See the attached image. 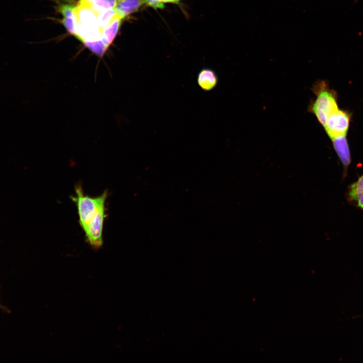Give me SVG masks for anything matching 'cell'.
<instances>
[{
	"label": "cell",
	"instance_id": "1",
	"mask_svg": "<svg viewBox=\"0 0 363 363\" xmlns=\"http://www.w3.org/2000/svg\"><path fill=\"white\" fill-rule=\"evenodd\" d=\"M75 19V37L81 42L101 39L102 29L99 25V15L85 1L80 0L73 9Z\"/></svg>",
	"mask_w": 363,
	"mask_h": 363
},
{
	"label": "cell",
	"instance_id": "5",
	"mask_svg": "<svg viewBox=\"0 0 363 363\" xmlns=\"http://www.w3.org/2000/svg\"><path fill=\"white\" fill-rule=\"evenodd\" d=\"M350 119V114L346 111L337 109L328 117L324 126L331 139L346 136Z\"/></svg>",
	"mask_w": 363,
	"mask_h": 363
},
{
	"label": "cell",
	"instance_id": "9",
	"mask_svg": "<svg viewBox=\"0 0 363 363\" xmlns=\"http://www.w3.org/2000/svg\"><path fill=\"white\" fill-rule=\"evenodd\" d=\"M122 19L116 14L111 22L102 29L101 40L108 47L116 36L121 25Z\"/></svg>",
	"mask_w": 363,
	"mask_h": 363
},
{
	"label": "cell",
	"instance_id": "14",
	"mask_svg": "<svg viewBox=\"0 0 363 363\" xmlns=\"http://www.w3.org/2000/svg\"><path fill=\"white\" fill-rule=\"evenodd\" d=\"M74 7L69 4H61L58 8L59 12L64 18H74L73 9Z\"/></svg>",
	"mask_w": 363,
	"mask_h": 363
},
{
	"label": "cell",
	"instance_id": "3",
	"mask_svg": "<svg viewBox=\"0 0 363 363\" xmlns=\"http://www.w3.org/2000/svg\"><path fill=\"white\" fill-rule=\"evenodd\" d=\"M75 193L72 200L77 206L79 223L83 229L98 210L105 206L107 192L105 191L98 197H91L84 195L81 185L79 184L75 187Z\"/></svg>",
	"mask_w": 363,
	"mask_h": 363
},
{
	"label": "cell",
	"instance_id": "16",
	"mask_svg": "<svg viewBox=\"0 0 363 363\" xmlns=\"http://www.w3.org/2000/svg\"><path fill=\"white\" fill-rule=\"evenodd\" d=\"M144 1L145 4L155 9H162L165 7L164 3L160 0H144Z\"/></svg>",
	"mask_w": 363,
	"mask_h": 363
},
{
	"label": "cell",
	"instance_id": "4",
	"mask_svg": "<svg viewBox=\"0 0 363 363\" xmlns=\"http://www.w3.org/2000/svg\"><path fill=\"white\" fill-rule=\"evenodd\" d=\"M106 216L105 206L101 207L83 229L87 241L95 250L103 245L102 231Z\"/></svg>",
	"mask_w": 363,
	"mask_h": 363
},
{
	"label": "cell",
	"instance_id": "11",
	"mask_svg": "<svg viewBox=\"0 0 363 363\" xmlns=\"http://www.w3.org/2000/svg\"><path fill=\"white\" fill-rule=\"evenodd\" d=\"M89 4L97 13L100 14L108 10L115 8L116 0H94Z\"/></svg>",
	"mask_w": 363,
	"mask_h": 363
},
{
	"label": "cell",
	"instance_id": "15",
	"mask_svg": "<svg viewBox=\"0 0 363 363\" xmlns=\"http://www.w3.org/2000/svg\"><path fill=\"white\" fill-rule=\"evenodd\" d=\"M62 23L70 33L75 36L76 32L74 18H63L62 20Z\"/></svg>",
	"mask_w": 363,
	"mask_h": 363
},
{
	"label": "cell",
	"instance_id": "10",
	"mask_svg": "<svg viewBox=\"0 0 363 363\" xmlns=\"http://www.w3.org/2000/svg\"><path fill=\"white\" fill-rule=\"evenodd\" d=\"M348 196L350 201H354L363 210V174L349 186Z\"/></svg>",
	"mask_w": 363,
	"mask_h": 363
},
{
	"label": "cell",
	"instance_id": "6",
	"mask_svg": "<svg viewBox=\"0 0 363 363\" xmlns=\"http://www.w3.org/2000/svg\"><path fill=\"white\" fill-rule=\"evenodd\" d=\"M144 4V0H116L115 10L122 19L138 11Z\"/></svg>",
	"mask_w": 363,
	"mask_h": 363
},
{
	"label": "cell",
	"instance_id": "2",
	"mask_svg": "<svg viewBox=\"0 0 363 363\" xmlns=\"http://www.w3.org/2000/svg\"><path fill=\"white\" fill-rule=\"evenodd\" d=\"M316 98L311 105V111L324 127L329 115L338 108L335 92L330 89L324 81H319L313 86Z\"/></svg>",
	"mask_w": 363,
	"mask_h": 363
},
{
	"label": "cell",
	"instance_id": "19",
	"mask_svg": "<svg viewBox=\"0 0 363 363\" xmlns=\"http://www.w3.org/2000/svg\"><path fill=\"white\" fill-rule=\"evenodd\" d=\"M358 1V0H355V1Z\"/></svg>",
	"mask_w": 363,
	"mask_h": 363
},
{
	"label": "cell",
	"instance_id": "17",
	"mask_svg": "<svg viewBox=\"0 0 363 363\" xmlns=\"http://www.w3.org/2000/svg\"><path fill=\"white\" fill-rule=\"evenodd\" d=\"M0 309H2V310H3L4 311H5V312H8H8H10V311H9L10 310H9L7 308H6V307H5V306H3L2 305H1V303H0Z\"/></svg>",
	"mask_w": 363,
	"mask_h": 363
},
{
	"label": "cell",
	"instance_id": "12",
	"mask_svg": "<svg viewBox=\"0 0 363 363\" xmlns=\"http://www.w3.org/2000/svg\"><path fill=\"white\" fill-rule=\"evenodd\" d=\"M82 42L93 53L99 57H102L105 54L107 49L102 41H83Z\"/></svg>",
	"mask_w": 363,
	"mask_h": 363
},
{
	"label": "cell",
	"instance_id": "18",
	"mask_svg": "<svg viewBox=\"0 0 363 363\" xmlns=\"http://www.w3.org/2000/svg\"><path fill=\"white\" fill-rule=\"evenodd\" d=\"M82 1H85V2H88V3H91L92 2H93V1H94V0H82Z\"/></svg>",
	"mask_w": 363,
	"mask_h": 363
},
{
	"label": "cell",
	"instance_id": "7",
	"mask_svg": "<svg viewBox=\"0 0 363 363\" xmlns=\"http://www.w3.org/2000/svg\"><path fill=\"white\" fill-rule=\"evenodd\" d=\"M335 150L341 161L344 170L347 169L351 162V157L346 136L332 139Z\"/></svg>",
	"mask_w": 363,
	"mask_h": 363
},
{
	"label": "cell",
	"instance_id": "13",
	"mask_svg": "<svg viewBox=\"0 0 363 363\" xmlns=\"http://www.w3.org/2000/svg\"><path fill=\"white\" fill-rule=\"evenodd\" d=\"M116 14L114 8L108 10L99 14L98 16V22L100 28L103 29L108 25Z\"/></svg>",
	"mask_w": 363,
	"mask_h": 363
},
{
	"label": "cell",
	"instance_id": "8",
	"mask_svg": "<svg viewBox=\"0 0 363 363\" xmlns=\"http://www.w3.org/2000/svg\"><path fill=\"white\" fill-rule=\"evenodd\" d=\"M218 81V77L216 73L210 69L201 70L197 76L198 85L205 91L213 90L216 86Z\"/></svg>",
	"mask_w": 363,
	"mask_h": 363
}]
</instances>
